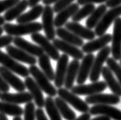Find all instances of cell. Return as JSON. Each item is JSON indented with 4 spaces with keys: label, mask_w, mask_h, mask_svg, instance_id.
<instances>
[{
    "label": "cell",
    "mask_w": 121,
    "mask_h": 120,
    "mask_svg": "<svg viewBox=\"0 0 121 120\" xmlns=\"http://www.w3.org/2000/svg\"><path fill=\"white\" fill-rule=\"evenodd\" d=\"M107 67L116 75L117 78V81L119 82L121 85V66L117 62L116 60H114L113 58H108L107 59Z\"/></svg>",
    "instance_id": "35"
},
{
    "label": "cell",
    "mask_w": 121,
    "mask_h": 120,
    "mask_svg": "<svg viewBox=\"0 0 121 120\" xmlns=\"http://www.w3.org/2000/svg\"><path fill=\"white\" fill-rule=\"evenodd\" d=\"M94 9H95V5L94 4L84 5V6L81 9H78L77 12L71 17L72 21L78 22V21L84 19V18L89 16L93 12Z\"/></svg>",
    "instance_id": "34"
},
{
    "label": "cell",
    "mask_w": 121,
    "mask_h": 120,
    "mask_svg": "<svg viewBox=\"0 0 121 120\" xmlns=\"http://www.w3.org/2000/svg\"><path fill=\"white\" fill-rule=\"evenodd\" d=\"M28 70H29V74L33 77L35 81L43 92L45 93L48 96L52 97L57 95V90L55 87L50 83L48 78L41 71V70L35 66V64L31 65L28 68Z\"/></svg>",
    "instance_id": "2"
},
{
    "label": "cell",
    "mask_w": 121,
    "mask_h": 120,
    "mask_svg": "<svg viewBox=\"0 0 121 120\" xmlns=\"http://www.w3.org/2000/svg\"><path fill=\"white\" fill-rule=\"evenodd\" d=\"M65 28L69 30L76 35L80 37L82 39H86L91 41L95 38V34L94 31L88 28H85L81 24H79L76 21H71V22H67L65 24Z\"/></svg>",
    "instance_id": "20"
},
{
    "label": "cell",
    "mask_w": 121,
    "mask_h": 120,
    "mask_svg": "<svg viewBox=\"0 0 121 120\" xmlns=\"http://www.w3.org/2000/svg\"><path fill=\"white\" fill-rule=\"evenodd\" d=\"M9 90H10V86L6 83V81L4 80V78L0 74V92L6 93V92H9Z\"/></svg>",
    "instance_id": "40"
},
{
    "label": "cell",
    "mask_w": 121,
    "mask_h": 120,
    "mask_svg": "<svg viewBox=\"0 0 121 120\" xmlns=\"http://www.w3.org/2000/svg\"><path fill=\"white\" fill-rule=\"evenodd\" d=\"M0 99L4 102H8L13 104H23L31 102L33 98L29 92H18V93H1Z\"/></svg>",
    "instance_id": "21"
},
{
    "label": "cell",
    "mask_w": 121,
    "mask_h": 120,
    "mask_svg": "<svg viewBox=\"0 0 121 120\" xmlns=\"http://www.w3.org/2000/svg\"><path fill=\"white\" fill-rule=\"evenodd\" d=\"M114 22L113 35H112V46L110 47L113 58L118 61L121 54V18H116Z\"/></svg>",
    "instance_id": "10"
},
{
    "label": "cell",
    "mask_w": 121,
    "mask_h": 120,
    "mask_svg": "<svg viewBox=\"0 0 121 120\" xmlns=\"http://www.w3.org/2000/svg\"><path fill=\"white\" fill-rule=\"evenodd\" d=\"M68 55L65 54L60 55L59 58L58 59L56 72L55 73V79H54V82H55L56 87H62L64 85L67 69L68 67Z\"/></svg>",
    "instance_id": "14"
},
{
    "label": "cell",
    "mask_w": 121,
    "mask_h": 120,
    "mask_svg": "<svg viewBox=\"0 0 121 120\" xmlns=\"http://www.w3.org/2000/svg\"><path fill=\"white\" fill-rule=\"evenodd\" d=\"M3 31H4V30H3V28H2L1 26H0V36H1L2 34Z\"/></svg>",
    "instance_id": "51"
},
{
    "label": "cell",
    "mask_w": 121,
    "mask_h": 120,
    "mask_svg": "<svg viewBox=\"0 0 121 120\" xmlns=\"http://www.w3.org/2000/svg\"><path fill=\"white\" fill-rule=\"evenodd\" d=\"M94 60V56L92 53L87 54L82 58V62L79 66L78 76L76 78L78 84H84V82L87 80V77L90 75Z\"/></svg>",
    "instance_id": "16"
},
{
    "label": "cell",
    "mask_w": 121,
    "mask_h": 120,
    "mask_svg": "<svg viewBox=\"0 0 121 120\" xmlns=\"http://www.w3.org/2000/svg\"><path fill=\"white\" fill-rule=\"evenodd\" d=\"M120 66H121V54H120Z\"/></svg>",
    "instance_id": "52"
},
{
    "label": "cell",
    "mask_w": 121,
    "mask_h": 120,
    "mask_svg": "<svg viewBox=\"0 0 121 120\" xmlns=\"http://www.w3.org/2000/svg\"><path fill=\"white\" fill-rule=\"evenodd\" d=\"M0 64L21 77H27L30 74L28 68L19 64L16 60L12 58L8 54H5L2 50H0Z\"/></svg>",
    "instance_id": "6"
},
{
    "label": "cell",
    "mask_w": 121,
    "mask_h": 120,
    "mask_svg": "<svg viewBox=\"0 0 121 120\" xmlns=\"http://www.w3.org/2000/svg\"><path fill=\"white\" fill-rule=\"evenodd\" d=\"M0 120H9L8 118L6 117V115L4 113L0 112Z\"/></svg>",
    "instance_id": "48"
},
{
    "label": "cell",
    "mask_w": 121,
    "mask_h": 120,
    "mask_svg": "<svg viewBox=\"0 0 121 120\" xmlns=\"http://www.w3.org/2000/svg\"><path fill=\"white\" fill-rule=\"evenodd\" d=\"M23 110L24 120H35V104L32 101L27 103Z\"/></svg>",
    "instance_id": "36"
},
{
    "label": "cell",
    "mask_w": 121,
    "mask_h": 120,
    "mask_svg": "<svg viewBox=\"0 0 121 120\" xmlns=\"http://www.w3.org/2000/svg\"><path fill=\"white\" fill-rule=\"evenodd\" d=\"M91 119V114L89 112H84L78 118L74 119V120H90Z\"/></svg>",
    "instance_id": "44"
},
{
    "label": "cell",
    "mask_w": 121,
    "mask_h": 120,
    "mask_svg": "<svg viewBox=\"0 0 121 120\" xmlns=\"http://www.w3.org/2000/svg\"><path fill=\"white\" fill-rule=\"evenodd\" d=\"M107 87V86L105 82L97 80L91 84H78V86L73 87L71 90L73 93L78 96H90L103 92Z\"/></svg>",
    "instance_id": "8"
},
{
    "label": "cell",
    "mask_w": 121,
    "mask_h": 120,
    "mask_svg": "<svg viewBox=\"0 0 121 120\" xmlns=\"http://www.w3.org/2000/svg\"><path fill=\"white\" fill-rule=\"evenodd\" d=\"M120 15L121 5L116 6V7H113L110 10L107 11L95 27V34L99 37L104 34L110 26V25L115 21L116 18L120 17Z\"/></svg>",
    "instance_id": "3"
},
{
    "label": "cell",
    "mask_w": 121,
    "mask_h": 120,
    "mask_svg": "<svg viewBox=\"0 0 121 120\" xmlns=\"http://www.w3.org/2000/svg\"><path fill=\"white\" fill-rule=\"evenodd\" d=\"M0 95H1V92H0Z\"/></svg>",
    "instance_id": "53"
},
{
    "label": "cell",
    "mask_w": 121,
    "mask_h": 120,
    "mask_svg": "<svg viewBox=\"0 0 121 120\" xmlns=\"http://www.w3.org/2000/svg\"><path fill=\"white\" fill-rule=\"evenodd\" d=\"M13 120H22V119L20 117V116H15Z\"/></svg>",
    "instance_id": "50"
},
{
    "label": "cell",
    "mask_w": 121,
    "mask_h": 120,
    "mask_svg": "<svg viewBox=\"0 0 121 120\" xmlns=\"http://www.w3.org/2000/svg\"><path fill=\"white\" fill-rule=\"evenodd\" d=\"M57 94H58L59 97L65 100L67 103H69L78 111L83 113L89 112L90 108L88 106V104L81 98H79L78 95L73 93L72 92H70L69 90L60 87L57 90Z\"/></svg>",
    "instance_id": "4"
},
{
    "label": "cell",
    "mask_w": 121,
    "mask_h": 120,
    "mask_svg": "<svg viewBox=\"0 0 121 120\" xmlns=\"http://www.w3.org/2000/svg\"><path fill=\"white\" fill-rule=\"evenodd\" d=\"M40 1H41V0H28V6H29V7H31V8L33 7V6L37 5Z\"/></svg>",
    "instance_id": "45"
},
{
    "label": "cell",
    "mask_w": 121,
    "mask_h": 120,
    "mask_svg": "<svg viewBox=\"0 0 121 120\" xmlns=\"http://www.w3.org/2000/svg\"><path fill=\"white\" fill-rule=\"evenodd\" d=\"M42 20V29L45 33V37L50 41H53L55 38L56 33L54 25V11L51 5H45L43 8L41 14Z\"/></svg>",
    "instance_id": "7"
},
{
    "label": "cell",
    "mask_w": 121,
    "mask_h": 120,
    "mask_svg": "<svg viewBox=\"0 0 121 120\" xmlns=\"http://www.w3.org/2000/svg\"><path fill=\"white\" fill-rule=\"evenodd\" d=\"M20 0H0V13L6 12Z\"/></svg>",
    "instance_id": "37"
},
{
    "label": "cell",
    "mask_w": 121,
    "mask_h": 120,
    "mask_svg": "<svg viewBox=\"0 0 121 120\" xmlns=\"http://www.w3.org/2000/svg\"><path fill=\"white\" fill-rule=\"evenodd\" d=\"M55 33L56 35H58L60 37V39L71 44V45L78 47V48L82 47L84 45V41L82 38L76 35L71 31H70L69 30L66 29V28H64L62 27L58 28V29L55 30Z\"/></svg>",
    "instance_id": "25"
},
{
    "label": "cell",
    "mask_w": 121,
    "mask_h": 120,
    "mask_svg": "<svg viewBox=\"0 0 121 120\" xmlns=\"http://www.w3.org/2000/svg\"><path fill=\"white\" fill-rule=\"evenodd\" d=\"M55 103L60 116L65 120H74L76 118L75 112L68 106V103L60 97H56L55 99Z\"/></svg>",
    "instance_id": "30"
},
{
    "label": "cell",
    "mask_w": 121,
    "mask_h": 120,
    "mask_svg": "<svg viewBox=\"0 0 121 120\" xmlns=\"http://www.w3.org/2000/svg\"><path fill=\"white\" fill-rule=\"evenodd\" d=\"M74 0H58V2L55 3V5L53 7L54 12H59L63 8H66L67 6L71 4V2Z\"/></svg>",
    "instance_id": "38"
},
{
    "label": "cell",
    "mask_w": 121,
    "mask_h": 120,
    "mask_svg": "<svg viewBox=\"0 0 121 120\" xmlns=\"http://www.w3.org/2000/svg\"><path fill=\"white\" fill-rule=\"evenodd\" d=\"M107 7L106 5H100L97 8H95L86 21L87 28L93 29L94 28L96 27V25L100 21L104 13L107 11Z\"/></svg>",
    "instance_id": "29"
},
{
    "label": "cell",
    "mask_w": 121,
    "mask_h": 120,
    "mask_svg": "<svg viewBox=\"0 0 121 120\" xmlns=\"http://www.w3.org/2000/svg\"><path fill=\"white\" fill-rule=\"evenodd\" d=\"M90 120H110V119L107 116H100L98 117H96L93 119H90Z\"/></svg>",
    "instance_id": "47"
},
{
    "label": "cell",
    "mask_w": 121,
    "mask_h": 120,
    "mask_svg": "<svg viewBox=\"0 0 121 120\" xmlns=\"http://www.w3.org/2000/svg\"><path fill=\"white\" fill-rule=\"evenodd\" d=\"M39 64L40 67L46 77L48 78L50 81H54L55 79V72L51 64L49 56L46 54H43L42 55L39 57Z\"/></svg>",
    "instance_id": "31"
},
{
    "label": "cell",
    "mask_w": 121,
    "mask_h": 120,
    "mask_svg": "<svg viewBox=\"0 0 121 120\" xmlns=\"http://www.w3.org/2000/svg\"><path fill=\"white\" fill-rule=\"evenodd\" d=\"M101 74L105 80L107 86L110 88L112 93L117 96H121V85L114 77L112 71L107 67H103Z\"/></svg>",
    "instance_id": "24"
},
{
    "label": "cell",
    "mask_w": 121,
    "mask_h": 120,
    "mask_svg": "<svg viewBox=\"0 0 121 120\" xmlns=\"http://www.w3.org/2000/svg\"><path fill=\"white\" fill-rule=\"evenodd\" d=\"M31 38L41 47V49L44 50V54L48 55L50 58H52L54 61H58L60 57L58 50L55 48L52 43L50 42V40L48 39L45 36L39 32H36L31 34Z\"/></svg>",
    "instance_id": "9"
},
{
    "label": "cell",
    "mask_w": 121,
    "mask_h": 120,
    "mask_svg": "<svg viewBox=\"0 0 121 120\" xmlns=\"http://www.w3.org/2000/svg\"><path fill=\"white\" fill-rule=\"evenodd\" d=\"M79 9L78 3H73L58 12L57 16L54 18V25L56 28L62 27L67 22L69 18H71Z\"/></svg>",
    "instance_id": "22"
},
{
    "label": "cell",
    "mask_w": 121,
    "mask_h": 120,
    "mask_svg": "<svg viewBox=\"0 0 121 120\" xmlns=\"http://www.w3.org/2000/svg\"><path fill=\"white\" fill-rule=\"evenodd\" d=\"M3 30L5 32L11 36L21 37L26 34H31L33 33L39 32L42 30V25L39 22H28L22 24H11L5 23L3 25Z\"/></svg>",
    "instance_id": "1"
},
{
    "label": "cell",
    "mask_w": 121,
    "mask_h": 120,
    "mask_svg": "<svg viewBox=\"0 0 121 120\" xmlns=\"http://www.w3.org/2000/svg\"><path fill=\"white\" fill-rule=\"evenodd\" d=\"M12 42L14 43V45L17 48L23 50L24 51L27 52L28 54L34 57H39L44 53L40 46H37L32 43L28 42L27 40L22 38L21 37H13Z\"/></svg>",
    "instance_id": "23"
},
{
    "label": "cell",
    "mask_w": 121,
    "mask_h": 120,
    "mask_svg": "<svg viewBox=\"0 0 121 120\" xmlns=\"http://www.w3.org/2000/svg\"><path fill=\"white\" fill-rule=\"evenodd\" d=\"M44 7L41 5H35L33 7H31V10L26 13L22 14L19 15L17 18V23L22 24V23H28L31 22L35 21L37 18H39L41 14H42Z\"/></svg>",
    "instance_id": "28"
},
{
    "label": "cell",
    "mask_w": 121,
    "mask_h": 120,
    "mask_svg": "<svg viewBox=\"0 0 121 120\" xmlns=\"http://www.w3.org/2000/svg\"><path fill=\"white\" fill-rule=\"evenodd\" d=\"M79 66H80V63H79L78 60H73V61L68 64V69H67L65 83L64 85L66 89L71 90V88L74 87V83L77 78Z\"/></svg>",
    "instance_id": "26"
},
{
    "label": "cell",
    "mask_w": 121,
    "mask_h": 120,
    "mask_svg": "<svg viewBox=\"0 0 121 120\" xmlns=\"http://www.w3.org/2000/svg\"><path fill=\"white\" fill-rule=\"evenodd\" d=\"M121 5V0H107L106 2L107 7L113 8Z\"/></svg>",
    "instance_id": "43"
},
{
    "label": "cell",
    "mask_w": 121,
    "mask_h": 120,
    "mask_svg": "<svg viewBox=\"0 0 121 120\" xmlns=\"http://www.w3.org/2000/svg\"><path fill=\"white\" fill-rule=\"evenodd\" d=\"M112 35L110 34H104L97 39H93L91 41L84 44L82 46V51L86 54H91L97 50H100L111 42Z\"/></svg>",
    "instance_id": "17"
},
{
    "label": "cell",
    "mask_w": 121,
    "mask_h": 120,
    "mask_svg": "<svg viewBox=\"0 0 121 120\" xmlns=\"http://www.w3.org/2000/svg\"><path fill=\"white\" fill-rule=\"evenodd\" d=\"M24 83L25 87L28 90L32 96L33 100H35V104L39 108H43L44 106V98L42 93V90H41L39 85L36 83L33 78L30 77H25Z\"/></svg>",
    "instance_id": "15"
},
{
    "label": "cell",
    "mask_w": 121,
    "mask_h": 120,
    "mask_svg": "<svg viewBox=\"0 0 121 120\" xmlns=\"http://www.w3.org/2000/svg\"><path fill=\"white\" fill-rule=\"evenodd\" d=\"M35 119L36 120H48L46 117L42 108H38L35 110Z\"/></svg>",
    "instance_id": "41"
},
{
    "label": "cell",
    "mask_w": 121,
    "mask_h": 120,
    "mask_svg": "<svg viewBox=\"0 0 121 120\" xmlns=\"http://www.w3.org/2000/svg\"><path fill=\"white\" fill-rule=\"evenodd\" d=\"M12 41H13V37L9 34L5 36H0V48H5L11 45Z\"/></svg>",
    "instance_id": "39"
},
{
    "label": "cell",
    "mask_w": 121,
    "mask_h": 120,
    "mask_svg": "<svg viewBox=\"0 0 121 120\" xmlns=\"http://www.w3.org/2000/svg\"><path fill=\"white\" fill-rule=\"evenodd\" d=\"M23 111V109L16 104L0 101V112L12 116H21Z\"/></svg>",
    "instance_id": "32"
},
{
    "label": "cell",
    "mask_w": 121,
    "mask_h": 120,
    "mask_svg": "<svg viewBox=\"0 0 121 120\" xmlns=\"http://www.w3.org/2000/svg\"><path fill=\"white\" fill-rule=\"evenodd\" d=\"M107 0H78V4L80 5H86V4H95V3H104Z\"/></svg>",
    "instance_id": "42"
},
{
    "label": "cell",
    "mask_w": 121,
    "mask_h": 120,
    "mask_svg": "<svg viewBox=\"0 0 121 120\" xmlns=\"http://www.w3.org/2000/svg\"><path fill=\"white\" fill-rule=\"evenodd\" d=\"M45 110L48 115L50 120H62L61 116L55 105V99L52 96H48L44 99V106Z\"/></svg>",
    "instance_id": "33"
},
{
    "label": "cell",
    "mask_w": 121,
    "mask_h": 120,
    "mask_svg": "<svg viewBox=\"0 0 121 120\" xmlns=\"http://www.w3.org/2000/svg\"><path fill=\"white\" fill-rule=\"evenodd\" d=\"M111 53V48L109 46H105L104 48L100 50L97 54L96 58H94L92 68L90 73V80L91 82H96L99 80L100 75L101 74L102 68L104 67V64L106 62L107 59Z\"/></svg>",
    "instance_id": "5"
},
{
    "label": "cell",
    "mask_w": 121,
    "mask_h": 120,
    "mask_svg": "<svg viewBox=\"0 0 121 120\" xmlns=\"http://www.w3.org/2000/svg\"><path fill=\"white\" fill-rule=\"evenodd\" d=\"M4 24H5V18L3 16L0 15V26H2Z\"/></svg>",
    "instance_id": "49"
},
{
    "label": "cell",
    "mask_w": 121,
    "mask_h": 120,
    "mask_svg": "<svg viewBox=\"0 0 121 120\" xmlns=\"http://www.w3.org/2000/svg\"><path fill=\"white\" fill-rule=\"evenodd\" d=\"M6 52L9 56L16 60L17 61L23 62L25 64L29 65H34L37 63L35 57L29 54L27 52L24 51L23 50L18 48H15V47L10 45L6 47Z\"/></svg>",
    "instance_id": "19"
},
{
    "label": "cell",
    "mask_w": 121,
    "mask_h": 120,
    "mask_svg": "<svg viewBox=\"0 0 121 120\" xmlns=\"http://www.w3.org/2000/svg\"><path fill=\"white\" fill-rule=\"evenodd\" d=\"M89 113L91 115H102L113 119L114 120H121V111L111 105L96 104L89 109Z\"/></svg>",
    "instance_id": "11"
},
{
    "label": "cell",
    "mask_w": 121,
    "mask_h": 120,
    "mask_svg": "<svg viewBox=\"0 0 121 120\" xmlns=\"http://www.w3.org/2000/svg\"><path fill=\"white\" fill-rule=\"evenodd\" d=\"M0 74L4 78L6 83L18 92H23L26 89L24 82L16 75H15L13 72L8 70L3 66H0Z\"/></svg>",
    "instance_id": "18"
},
{
    "label": "cell",
    "mask_w": 121,
    "mask_h": 120,
    "mask_svg": "<svg viewBox=\"0 0 121 120\" xmlns=\"http://www.w3.org/2000/svg\"><path fill=\"white\" fill-rule=\"evenodd\" d=\"M85 102L87 104H104V105H116L120 102L119 96L115 94H104L96 93L87 96L85 99Z\"/></svg>",
    "instance_id": "13"
},
{
    "label": "cell",
    "mask_w": 121,
    "mask_h": 120,
    "mask_svg": "<svg viewBox=\"0 0 121 120\" xmlns=\"http://www.w3.org/2000/svg\"><path fill=\"white\" fill-rule=\"evenodd\" d=\"M28 0H22L19 1L17 4H15L12 7H11L9 9H8L5 12V13L4 15V18L5 21H12L21 15L22 13L25 11V9L28 8Z\"/></svg>",
    "instance_id": "27"
},
{
    "label": "cell",
    "mask_w": 121,
    "mask_h": 120,
    "mask_svg": "<svg viewBox=\"0 0 121 120\" xmlns=\"http://www.w3.org/2000/svg\"><path fill=\"white\" fill-rule=\"evenodd\" d=\"M58 1V0H42V2H43V4L45 5H50L57 2Z\"/></svg>",
    "instance_id": "46"
},
{
    "label": "cell",
    "mask_w": 121,
    "mask_h": 120,
    "mask_svg": "<svg viewBox=\"0 0 121 120\" xmlns=\"http://www.w3.org/2000/svg\"><path fill=\"white\" fill-rule=\"evenodd\" d=\"M53 45L60 51H62L65 54L71 56L74 59L78 60V61L81 60L84 56V52L79 49L78 47L66 42L61 39L55 38L53 40Z\"/></svg>",
    "instance_id": "12"
}]
</instances>
